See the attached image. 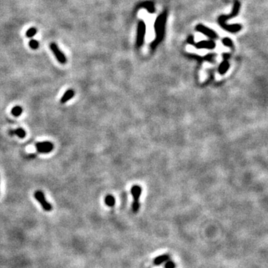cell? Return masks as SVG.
<instances>
[{"mask_svg":"<svg viewBox=\"0 0 268 268\" xmlns=\"http://www.w3.org/2000/svg\"><path fill=\"white\" fill-rule=\"evenodd\" d=\"M9 135L11 136H14V130H9Z\"/></svg>","mask_w":268,"mask_h":268,"instance_id":"obj_13","label":"cell"},{"mask_svg":"<svg viewBox=\"0 0 268 268\" xmlns=\"http://www.w3.org/2000/svg\"><path fill=\"white\" fill-rule=\"evenodd\" d=\"M75 95V91L73 89H68L66 93H64L61 99H60V103L61 104H65L69 101L70 99H72V98Z\"/></svg>","mask_w":268,"mask_h":268,"instance_id":"obj_5","label":"cell"},{"mask_svg":"<svg viewBox=\"0 0 268 268\" xmlns=\"http://www.w3.org/2000/svg\"><path fill=\"white\" fill-rule=\"evenodd\" d=\"M170 259V255L169 254H163V255H159L157 256V257L155 258V259H154V265H162V263H164V262H166L167 261H169Z\"/></svg>","mask_w":268,"mask_h":268,"instance_id":"obj_6","label":"cell"},{"mask_svg":"<svg viewBox=\"0 0 268 268\" xmlns=\"http://www.w3.org/2000/svg\"><path fill=\"white\" fill-rule=\"evenodd\" d=\"M11 114L13 115V116H15V117L19 116V115H21V114L23 113L22 107H20V106L13 107L12 109H11Z\"/></svg>","mask_w":268,"mask_h":268,"instance_id":"obj_7","label":"cell"},{"mask_svg":"<svg viewBox=\"0 0 268 268\" xmlns=\"http://www.w3.org/2000/svg\"><path fill=\"white\" fill-rule=\"evenodd\" d=\"M105 203H106L108 206H113L115 205L114 197H113L112 195H107V196L105 197Z\"/></svg>","mask_w":268,"mask_h":268,"instance_id":"obj_10","label":"cell"},{"mask_svg":"<svg viewBox=\"0 0 268 268\" xmlns=\"http://www.w3.org/2000/svg\"><path fill=\"white\" fill-rule=\"evenodd\" d=\"M37 33H38V29L34 28V27H31V28L28 29V31H27L26 33H25V35H26L27 38H33Z\"/></svg>","mask_w":268,"mask_h":268,"instance_id":"obj_9","label":"cell"},{"mask_svg":"<svg viewBox=\"0 0 268 268\" xmlns=\"http://www.w3.org/2000/svg\"><path fill=\"white\" fill-rule=\"evenodd\" d=\"M50 49L52 52V53L54 54V55L55 56L56 59L58 60V61L61 64H66L67 62V58L65 54H63V52L60 49V48L58 47V45L54 43L50 44Z\"/></svg>","mask_w":268,"mask_h":268,"instance_id":"obj_2","label":"cell"},{"mask_svg":"<svg viewBox=\"0 0 268 268\" xmlns=\"http://www.w3.org/2000/svg\"><path fill=\"white\" fill-rule=\"evenodd\" d=\"M37 150L40 154H48L52 152L54 149V144L52 142L45 141V142H40L36 144Z\"/></svg>","mask_w":268,"mask_h":268,"instance_id":"obj_3","label":"cell"},{"mask_svg":"<svg viewBox=\"0 0 268 268\" xmlns=\"http://www.w3.org/2000/svg\"><path fill=\"white\" fill-rule=\"evenodd\" d=\"M131 192L134 197V203L133 204V211L134 212H137L139 209V196L141 194V189L139 186H134L133 189H131Z\"/></svg>","mask_w":268,"mask_h":268,"instance_id":"obj_4","label":"cell"},{"mask_svg":"<svg viewBox=\"0 0 268 268\" xmlns=\"http://www.w3.org/2000/svg\"><path fill=\"white\" fill-rule=\"evenodd\" d=\"M176 265L174 262L171 261H167L165 265V268H175Z\"/></svg>","mask_w":268,"mask_h":268,"instance_id":"obj_12","label":"cell"},{"mask_svg":"<svg viewBox=\"0 0 268 268\" xmlns=\"http://www.w3.org/2000/svg\"><path fill=\"white\" fill-rule=\"evenodd\" d=\"M14 135L18 136L19 138L23 139V138L25 137V136H26V132H25V130H24V129L18 128V129H16V130H14Z\"/></svg>","mask_w":268,"mask_h":268,"instance_id":"obj_8","label":"cell"},{"mask_svg":"<svg viewBox=\"0 0 268 268\" xmlns=\"http://www.w3.org/2000/svg\"><path fill=\"white\" fill-rule=\"evenodd\" d=\"M29 46L31 47V48H32V49H38L39 48V46H40V44H39V42L38 40H31L30 42H29Z\"/></svg>","mask_w":268,"mask_h":268,"instance_id":"obj_11","label":"cell"},{"mask_svg":"<svg viewBox=\"0 0 268 268\" xmlns=\"http://www.w3.org/2000/svg\"><path fill=\"white\" fill-rule=\"evenodd\" d=\"M34 198L40 203L43 208L46 212H50L52 210V206L46 200L44 193L40 190L36 191L34 194Z\"/></svg>","mask_w":268,"mask_h":268,"instance_id":"obj_1","label":"cell"}]
</instances>
